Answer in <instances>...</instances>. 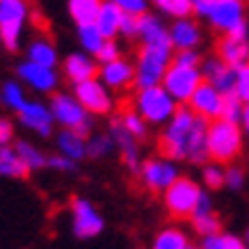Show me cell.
I'll return each instance as SVG.
<instances>
[{"label": "cell", "instance_id": "f6af8a7d", "mask_svg": "<svg viewBox=\"0 0 249 249\" xmlns=\"http://www.w3.org/2000/svg\"><path fill=\"white\" fill-rule=\"evenodd\" d=\"M12 140H14V124L5 117H0V146L12 144Z\"/></svg>", "mask_w": 249, "mask_h": 249}, {"label": "cell", "instance_id": "e0dca14e", "mask_svg": "<svg viewBox=\"0 0 249 249\" xmlns=\"http://www.w3.org/2000/svg\"><path fill=\"white\" fill-rule=\"evenodd\" d=\"M190 233L192 231H188L181 222L167 224V227L158 229L153 233L151 242H149V249H196Z\"/></svg>", "mask_w": 249, "mask_h": 249}, {"label": "cell", "instance_id": "d6a6232c", "mask_svg": "<svg viewBox=\"0 0 249 249\" xmlns=\"http://www.w3.org/2000/svg\"><path fill=\"white\" fill-rule=\"evenodd\" d=\"M114 151V142L107 133H96V135L87 137V158L91 160H103Z\"/></svg>", "mask_w": 249, "mask_h": 249}, {"label": "cell", "instance_id": "4dcf8cb0", "mask_svg": "<svg viewBox=\"0 0 249 249\" xmlns=\"http://www.w3.org/2000/svg\"><path fill=\"white\" fill-rule=\"evenodd\" d=\"M140 35L144 44H172L169 35L153 16H140Z\"/></svg>", "mask_w": 249, "mask_h": 249}, {"label": "cell", "instance_id": "60d3db41", "mask_svg": "<svg viewBox=\"0 0 249 249\" xmlns=\"http://www.w3.org/2000/svg\"><path fill=\"white\" fill-rule=\"evenodd\" d=\"M126 37H135L140 35V14H124V21H121V28H119Z\"/></svg>", "mask_w": 249, "mask_h": 249}, {"label": "cell", "instance_id": "f35d334b", "mask_svg": "<svg viewBox=\"0 0 249 249\" xmlns=\"http://www.w3.org/2000/svg\"><path fill=\"white\" fill-rule=\"evenodd\" d=\"M156 2L165 12H169L172 16H178V18H185L192 12V2L190 0H156Z\"/></svg>", "mask_w": 249, "mask_h": 249}, {"label": "cell", "instance_id": "836d02e7", "mask_svg": "<svg viewBox=\"0 0 249 249\" xmlns=\"http://www.w3.org/2000/svg\"><path fill=\"white\" fill-rule=\"evenodd\" d=\"M0 101H2V106L9 107V110H14V112H18L23 106H25V91H23V87L16 80H9V83L2 85V89H0Z\"/></svg>", "mask_w": 249, "mask_h": 249}, {"label": "cell", "instance_id": "7c38bea8", "mask_svg": "<svg viewBox=\"0 0 249 249\" xmlns=\"http://www.w3.org/2000/svg\"><path fill=\"white\" fill-rule=\"evenodd\" d=\"M23 18H25V0H0V37L9 51L18 48Z\"/></svg>", "mask_w": 249, "mask_h": 249}, {"label": "cell", "instance_id": "f907efd6", "mask_svg": "<svg viewBox=\"0 0 249 249\" xmlns=\"http://www.w3.org/2000/svg\"><path fill=\"white\" fill-rule=\"evenodd\" d=\"M240 128L242 133L249 137V103H245V110H242V117H240Z\"/></svg>", "mask_w": 249, "mask_h": 249}, {"label": "cell", "instance_id": "83f0119b", "mask_svg": "<svg viewBox=\"0 0 249 249\" xmlns=\"http://www.w3.org/2000/svg\"><path fill=\"white\" fill-rule=\"evenodd\" d=\"M16 151H18V156H21L23 165L28 167V172H41V169H46V162H48V153H44L39 146H35L32 142H28V140H18V142L14 144Z\"/></svg>", "mask_w": 249, "mask_h": 249}, {"label": "cell", "instance_id": "8d00e7d4", "mask_svg": "<svg viewBox=\"0 0 249 249\" xmlns=\"http://www.w3.org/2000/svg\"><path fill=\"white\" fill-rule=\"evenodd\" d=\"M242 110H245V103H242L238 94H224V107H222V119H229V121H238L240 124V117H242Z\"/></svg>", "mask_w": 249, "mask_h": 249}, {"label": "cell", "instance_id": "484cf974", "mask_svg": "<svg viewBox=\"0 0 249 249\" xmlns=\"http://www.w3.org/2000/svg\"><path fill=\"white\" fill-rule=\"evenodd\" d=\"M199 28H196L192 21H178L169 32V39H172V46H176L178 51H192L196 44H199Z\"/></svg>", "mask_w": 249, "mask_h": 249}, {"label": "cell", "instance_id": "f546056e", "mask_svg": "<svg viewBox=\"0 0 249 249\" xmlns=\"http://www.w3.org/2000/svg\"><path fill=\"white\" fill-rule=\"evenodd\" d=\"M101 5H103V0H71L69 9L78 25H89V23H96Z\"/></svg>", "mask_w": 249, "mask_h": 249}, {"label": "cell", "instance_id": "d6986e66", "mask_svg": "<svg viewBox=\"0 0 249 249\" xmlns=\"http://www.w3.org/2000/svg\"><path fill=\"white\" fill-rule=\"evenodd\" d=\"M18 78L23 83L32 87L35 91H41V94H51L57 87V73L55 69L51 67H41V64H35V62H23L18 67Z\"/></svg>", "mask_w": 249, "mask_h": 249}, {"label": "cell", "instance_id": "7402d4cb", "mask_svg": "<svg viewBox=\"0 0 249 249\" xmlns=\"http://www.w3.org/2000/svg\"><path fill=\"white\" fill-rule=\"evenodd\" d=\"M87 137L78 130L71 128H62L55 137V146H57V153L71 158L73 162H80V160L87 158Z\"/></svg>", "mask_w": 249, "mask_h": 249}, {"label": "cell", "instance_id": "30bf717a", "mask_svg": "<svg viewBox=\"0 0 249 249\" xmlns=\"http://www.w3.org/2000/svg\"><path fill=\"white\" fill-rule=\"evenodd\" d=\"M204 83L201 69L199 67H183V64H169L162 78V87L169 91V96L176 103H188L195 89Z\"/></svg>", "mask_w": 249, "mask_h": 249}, {"label": "cell", "instance_id": "5bb4252c", "mask_svg": "<svg viewBox=\"0 0 249 249\" xmlns=\"http://www.w3.org/2000/svg\"><path fill=\"white\" fill-rule=\"evenodd\" d=\"M188 107L199 117H204L206 121H215L222 117V107H224V94L217 91L211 83H201L195 89V94L190 96Z\"/></svg>", "mask_w": 249, "mask_h": 249}, {"label": "cell", "instance_id": "8fae6325", "mask_svg": "<svg viewBox=\"0 0 249 249\" xmlns=\"http://www.w3.org/2000/svg\"><path fill=\"white\" fill-rule=\"evenodd\" d=\"M107 135L112 137L114 151L119 153V158H121V162L126 165V169L135 174L137 167L142 165V160H144L142 146H140V140H135V137H133L128 130H126V126L121 124L119 117H112V119H110Z\"/></svg>", "mask_w": 249, "mask_h": 249}, {"label": "cell", "instance_id": "4fadbf2b", "mask_svg": "<svg viewBox=\"0 0 249 249\" xmlns=\"http://www.w3.org/2000/svg\"><path fill=\"white\" fill-rule=\"evenodd\" d=\"M98 76H101V83L112 91L128 94V91L135 89V67L128 60L117 57L112 62H106L98 69Z\"/></svg>", "mask_w": 249, "mask_h": 249}, {"label": "cell", "instance_id": "ffe728a7", "mask_svg": "<svg viewBox=\"0 0 249 249\" xmlns=\"http://www.w3.org/2000/svg\"><path fill=\"white\" fill-rule=\"evenodd\" d=\"M208 18L217 30L229 32L238 23H242V0H215Z\"/></svg>", "mask_w": 249, "mask_h": 249}, {"label": "cell", "instance_id": "d4e9b609", "mask_svg": "<svg viewBox=\"0 0 249 249\" xmlns=\"http://www.w3.org/2000/svg\"><path fill=\"white\" fill-rule=\"evenodd\" d=\"M121 21H124V12H121V7L114 0L107 2V5H101V12L96 16V28L106 39H112L119 32Z\"/></svg>", "mask_w": 249, "mask_h": 249}, {"label": "cell", "instance_id": "7a4b0ae2", "mask_svg": "<svg viewBox=\"0 0 249 249\" xmlns=\"http://www.w3.org/2000/svg\"><path fill=\"white\" fill-rule=\"evenodd\" d=\"M206 149H208V160H215L219 165L235 162L245 149V133H242L240 124L222 119V117L215 121H208Z\"/></svg>", "mask_w": 249, "mask_h": 249}, {"label": "cell", "instance_id": "3957f363", "mask_svg": "<svg viewBox=\"0 0 249 249\" xmlns=\"http://www.w3.org/2000/svg\"><path fill=\"white\" fill-rule=\"evenodd\" d=\"M204 192L206 190L201 188V183L195 181L192 176L181 174L160 196H162V206H165L167 215L174 222H188L201 204Z\"/></svg>", "mask_w": 249, "mask_h": 249}, {"label": "cell", "instance_id": "ab89813d", "mask_svg": "<svg viewBox=\"0 0 249 249\" xmlns=\"http://www.w3.org/2000/svg\"><path fill=\"white\" fill-rule=\"evenodd\" d=\"M235 94L242 103H249V64L235 71Z\"/></svg>", "mask_w": 249, "mask_h": 249}, {"label": "cell", "instance_id": "5b68a950", "mask_svg": "<svg viewBox=\"0 0 249 249\" xmlns=\"http://www.w3.org/2000/svg\"><path fill=\"white\" fill-rule=\"evenodd\" d=\"M172 44H142L137 51L135 89L162 85L167 67L172 64Z\"/></svg>", "mask_w": 249, "mask_h": 249}, {"label": "cell", "instance_id": "1f68e13d", "mask_svg": "<svg viewBox=\"0 0 249 249\" xmlns=\"http://www.w3.org/2000/svg\"><path fill=\"white\" fill-rule=\"evenodd\" d=\"M28 60L35 62V64H41V67H51L55 69V62H57V53H55L53 44H48V39H39L28 48Z\"/></svg>", "mask_w": 249, "mask_h": 249}, {"label": "cell", "instance_id": "cb8c5ba5", "mask_svg": "<svg viewBox=\"0 0 249 249\" xmlns=\"http://www.w3.org/2000/svg\"><path fill=\"white\" fill-rule=\"evenodd\" d=\"M28 167L23 165L21 156L16 151L14 144H2L0 146V176L2 178H16V181H21L28 176Z\"/></svg>", "mask_w": 249, "mask_h": 249}, {"label": "cell", "instance_id": "52a82bcc", "mask_svg": "<svg viewBox=\"0 0 249 249\" xmlns=\"http://www.w3.org/2000/svg\"><path fill=\"white\" fill-rule=\"evenodd\" d=\"M48 107L53 112L55 124H60L62 128H71V130L83 133V135H91V128H94L91 114L80 106V101L73 94L57 91V94H53Z\"/></svg>", "mask_w": 249, "mask_h": 249}, {"label": "cell", "instance_id": "9a60e30c", "mask_svg": "<svg viewBox=\"0 0 249 249\" xmlns=\"http://www.w3.org/2000/svg\"><path fill=\"white\" fill-rule=\"evenodd\" d=\"M18 121H21L23 128L37 133L39 137H51L53 135V112L51 107L39 103V101H25V106L18 110Z\"/></svg>", "mask_w": 249, "mask_h": 249}, {"label": "cell", "instance_id": "d590c367", "mask_svg": "<svg viewBox=\"0 0 249 249\" xmlns=\"http://www.w3.org/2000/svg\"><path fill=\"white\" fill-rule=\"evenodd\" d=\"M247 183V174L238 162H231L227 165V174H224V188L233 190V192H240Z\"/></svg>", "mask_w": 249, "mask_h": 249}, {"label": "cell", "instance_id": "8992f818", "mask_svg": "<svg viewBox=\"0 0 249 249\" xmlns=\"http://www.w3.org/2000/svg\"><path fill=\"white\" fill-rule=\"evenodd\" d=\"M181 176V167L172 158H167L162 153L149 156L142 160V165L137 167L135 178L140 188L149 195H162L176 178Z\"/></svg>", "mask_w": 249, "mask_h": 249}, {"label": "cell", "instance_id": "e575fe53", "mask_svg": "<svg viewBox=\"0 0 249 249\" xmlns=\"http://www.w3.org/2000/svg\"><path fill=\"white\" fill-rule=\"evenodd\" d=\"M80 41H83V46L89 53L96 55L98 48L106 41V37L101 35V30L96 28V23H89V25H80Z\"/></svg>", "mask_w": 249, "mask_h": 249}, {"label": "cell", "instance_id": "ee69618b", "mask_svg": "<svg viewBox=\"0 0 249 249\" xmlns=\"http://www.w3.org/2000/svg\"><path fill=\"white\" fill-rule=\"evenodd\" d=\"M174 64H183V67H199V55L195 51H178L172 57Z\"/></svg>", "mask_w": 249, "mask_h": 249}, {"label": "cell", "instance_id": "4316f807", "mask_svg": "<svg viewBox=\"0 0 249 249\" xmlns=\"http://www.w3.org/2000/svg\"><path fill=\"white\" fill-rule=\"evenodd\" d=\"M117 117H119L121 124L126 126V130H128V133L135 137V140L144 142V140L149 137V124H146V121L140 117V112H137V110L130 106V103H128V106H126V103H121Z\"/></svg>", "mask_w": 249, "mask_h": 249}, {"label": "cell", "instance_id": "681fc988", "mask_svg": "<svg viewBox=\"0 0 249 249\" xmlns=\"http://www.w3.org/2000/svg\"><path fill=\"white\" fill-rule=\"evenodd\" d=\"M190 2H192V7H195L196 12H201V14L208 16V12H211V7H213V2H215V0H190Z\"/></svg>", "mask_w": 249, "mask_h": 249}, {"label": "cell", "instance_id": "816d5d0a", "mask_svg": "<svg viewBox=\"0 0 249 249\" xmlns=\"http://www.w3.org/2000/svg\"><path fill=\"white\" fill-rule=\"evenodd\" d=\"M242 238H245V242H247V245H249V227L245 229V235H242Z\"/></svg>", "mask_w": 249, "mask_h": 249}, {"label": "cell", "instance_id": "bcb514c9", "mask_svg": "<svg viewBox=\"0 0 249 249\" xmlns=\"http://www.w3.org/2000/svg\"><path fill=\"white\" fill-rule=\"evenodd\" d=\"M117 5H119L124 12H128V14H142L144 12V0H114Z\"/></svg>", "mask_w": 249, "mask_h": 249}, {"label": "cell", "instance_id": "603a6c76", "mask_svg": "<svg viewBox=\"0 0 249 249\" xmlns=\"http://www.w3.org/2000/svg\"><path fill=\"white\" fill-rule=\"evenodd\" d=\"M64 76H67L69 83H85V80H91V78L98 76V67L94 64V60H89L87 55L73 53L64 60Z\"/></svg>", "mask_w": 249, "mask_h": 249}, {"label": "cell", "instance_id": "74e56055", "mask_svg": "<svg viewBox=\"0 0 249 249\" xmlns=\"http://www.w3.org/2000/svg\"><path fill=\"white\" fill-rule=\"evenodd\" d=\"M76 167H78V162H73L71 158L62 156V153H48L46 169H53V172H57V174H73Z\"/></svg>", "mask_w": 249, "mask_h": 249}, {"label": "cell", "instance_id": "6da1fadb", "mask_svg": "<svg viewBox=\"0 0 249 249\" xmlns=\"http://www.w3.org/2000/svg\"><path fill=\"white\" fill-rule=\"evenodd\" d=\"M206 130L208 121L192 112L188 106L176 107V112L158 135V153L176 162L188 165H204L208 160L206 149Z\"/></svg>", "mask_w": 249, "mask_h": 249}, {"label": "cell", "instance_id": "7bdbcfd3", "mask_svg": "<svg viewBox=\"0 0 249 249\" xmlns=\"http://www.w3.org/2000/svg\"><path fill=\"white\" fill-rule=\"evenodd\" d=\"M196 249H227L224 231H222V233H215V235H204V238H199Z\"/></svg>", "mask_w": 249, "mask_h": 249}, {"label": "cell", "instance_id": "c3c4849f", "mask_svg": "<svg viewBox=\"0 0 249 249\" xmlns=\"http://www.w3.org/2000/svg\"><path fill=\"white\" fill-rule=\"evenodd\" d=\"M32 25H35L37 30H41L44 35H48V23H46L44 14H41V12H37V9L32 12Z\"/></svg>", "mask_w": 249, "mask_h": 249}, {"label": "cell", "instance_id": "ba28073f", "mask_svg": "<svg viewBox=\"0 0 249 249\" xmlns=\"http://www.w3.org/2000/svg\"><path fill=\"white\" fill-rule=\"evenodd\" d=\"M69 215H71V231L78 240L98 238L106 229V219H103L101 211L87 196H73L69 204Z\"/></svg>", "mask_w": 249, "mask_h": 249}, {"label": "cell", "instance_id": "f1b7e54d", "mask_svg": "<svg viewBox=\"0 0 249 249\" xmlns=\"http://www.w3.org/2000/svg\"><path fill=\"white\" fill-rule=\"evenodd\" d=\"M224 174H227V165H219L215 160H206L201 165L199 183L208 192H217V190L224 188Z\"/></svg>", "mask_w": 249, "mask_h": 249}, {"label": "cell", "instance_id": "2e32d148", "mask_svg": "<svg viewBox=\"0 0 249 249\" xmlns=\"http://www.w3.org/2000/svg\"><path fill=\"white\" fill-rule=\"evenodd\" d=\"M188 222H190V231L196 233L199 238L222 233V217L217 215L215 206H213V199H211V192H208V190H206L204 196H201V204H199L196 213Z\"/></svg>", "mask_w": 249, "mask_h": 249}, {"label": "cell", "instance_id": "ac0fdd59", "mask_svg": "<svg viewBox=\"0 0 249 249\" xmlns=\"http://www.w3.org/2000/svg\"><path fill=\"white\" fill-rule=\"evenodd\" d=\"M235 71L238 69H231L229 64L219 60L217 55L215 57H208V60L201 64V76H204L206 83H211L213 87L222 94H233L235 91Z\"/></svg>", "mask_w": 249, "mask_h": 249}, {"label": "cell", "instance_id": "9c48e42d", "mask_svg": "<svg viewBox=\"0 0 249 249\" xmlns=\"http://www.w3.org/2000/svg\"><path fill=\"white\" fill-rule=\"evenodd\" d=\"M73 96L80 101V106L87 110L94 117H107L112 114L114 110H119V103L117 98L110 94L106 85L91 78V80H85V83H78L73 87Z\"/></svg>", "mask_w": 249, "mask_h": 249}, {"label": "cell", "instance_id": "7dc6e473", "mask_svg": "<svg viewBox=\"0 0 249 249\" xmlns=\"http://www.w3.org/2000/svg\"><path fill=\"white\" fill-rule=\"evenodd\" d=\"M224 242H227V249H249V245L245 242V238L233 233H224Z\"/></svg>", "mask_w": 249, "mask_h": 249}, {"label": "cell", "instance_id": "b9f144b4", "mask_svg": "<svg viewBox=\"0 0 249 249\" xmlns=\"http://www.w3.org/2000/svg\"><path fill=\"white\" fill-rule=\"evenodd\" d=\"M96 57L103 62V64H106V62H112V60H117V57H119V48H117V44H114L112 39H106V41H103V46L98 48Z\"/></svg>", "mask_w": 249, "mask_h": 249}, {"label": "cell", "instance_id": "f5cc1de1", "mask_svg": "<svg viewBox=\"0 0 249 249\" xmlns=\"http://www.w3.org/2000/svg\"><path fill=\"white\" fill-rule=\"evenodd\" d=\"M0 41H2V37H0Z\"/></svg>", "mask_w": 249, "mask_h": 249}, {"label": "cell", "instance_id": "44dd1931", "mask_svg": "<svg viewBox=\"0 0 249 249\" xmlns=\"http://www.w3.org/2000/svg\"><path fill=\"white\" fill-rule=\"evenodd\" d=\"M215 51H217V57L224 64H229L231 69H240L245 64H249V44L247 39H235V37H224L217 41L215 46Z\"/></svg>", "mask_w": 249, "mask_h": 249}, {"label": "cell", "instance_id": "277c9868", "mask_svg": "<svg viewBox=\"0 0 249 249\" xmlns=\"http://www.w3.org/2000/svg\"><path fill=\"white\" fill-rule=\"evenodd\" d=\"M130 106L135 107L149 126H165L174 117L178 103L169 96V91L162 85H153V87L135 89V94L130 96Z\"/></svg>", "mask_w": 249, "mask_h": 249}]
</instances>
